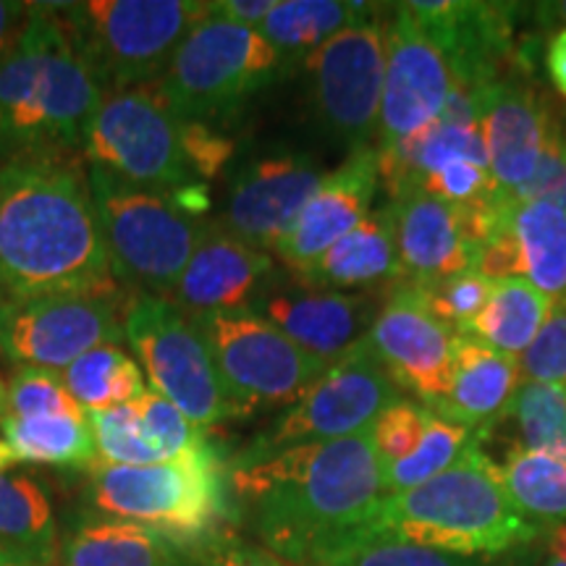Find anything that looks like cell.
<instances>
[{"label":"cell","instance_id":"cell-1","mask_svg":"<svg viewBox=\"0 0 566 566\" xmlns=\"http://www.w3.org/2000/svg\"><path fill=\"white\" fill-rule=\"evenodd\" d=\"M229 491L286 566H336L359 548L386 495L373 433L237 457Z\"/></svg>","mask_w":566,"mask_h":566},{"label":"cell","instance_id":"cell-2","mask_svg":"<svg viewBox=\"0 0 566 566\" xmlns=\"http://www.w3.org/2000/svg\"><path fill=\"white\" fill-rule=\"evenodd\" d=\"M0 286L9 296L118 294L90 179L76 163L0 166Z\"/></svg>","mask_w":566,"mask_h":566},{"label":"cell","instance_id":"cell-3","mask_svg":"<svg viewBox=\"0 0 566 566\" xmlns=\"http://www.w3.org/2000/svg\"><path fill=\"white\" fill-rule=\"evenodd\" d=\"M103 97L71 42L59 3H30L21 40L0 61V166L82 150Z\"/></svg>","mask_w":566,"mask_h":566},{"label":"cell","instance_id":"cell-4","mask_svg":"<svg viewBox=\"0 0 566 566\" xmlns=\"http://www.w3.org/2000/svg\"><path fill=\"white\" fill-rule=\"evenodd\" d=\"M537 535L541 527L512 506L501 467L480 449L478 436L451 470L412 491L384 495L359 546L391 541L451 556L504 558Z\"/></svg>","mask_w":566,"mask_h":566},{"label":"cell","instance_id":"cell-5","mask_svg":"<svg viewBox=\"0 0 566 566\" xmlns=\"http://www.w3.org/2000/svg\"><path fill=\"white\" fill-rule=\"evenodd\" d=\"M90 472V501L101 516L153 527L184 548H200L226 530L229 470L212 449L179 462L95 464Z\"/></svg>","mask_w":566,"mask_h":566},{"label":"cell","instance_id":"cell-6","mask_svg":"<svg viewBox=\"0 0 566 566\" xmlns=\"http://www.w3.org/2000/svg\"><path fill=\"white\" fill-rule=\"evenodd\" d=\"M87 179L116 281L134 294L166 300L187 271L205 223L174 192L139 187L101 166H90Z\"/></svg>","mask_w":566,"mask_h":566},{"label":"cell","instance_id":"cell-7","mask_svg":"<svg viewBox=\"0 0 566 566\" xmlns=\"http://www.w3.org/2000/svg\"><path fill=\"white\" fill-rule=\"evenodd\" d=\"M195 0H90L59 13L103 92L137 90L166 74L176 48L208 17Z\"/></svg>","mask_w":566,"mask_h":566},{"label":"cell","instance_id":"cell-8","mask_svg":"<svg viewBox=\"0 0 566 566\" xmlns=\"http://www.w3.org/2000/svg\"><path fill=\"white\" fill-rule=\"evenodd\" d=\"M283 69L286 61L258 30L208 11L150 87L179 122L210 124L233 116Z\"/></svg>","mask_w":566,"mask_h":566},{"label":"cell","instance_id":"cell-9","mask_svg":"<svg viewBox=\"0 0 566 566\" xmlns=\"http://www.w3.org/2000/svg\"><path fill=\"white\" fill-rule=\"evenodd\" d=\"M124 338L137 352L150 391L171 401L200 430L242 415L200 328L176 304L134 294L124 310Z\"/></svg>","mask_w":566,"mask_h":566},{"label":"cell","instance_id":"cell-10","mask_svg":"<svg viewBox=\"0 0 566 566\" xmlns=\"http://www.w3.org/2000/svg\"><path fill=\"white\" fill-rule=\"evenodd\" d=\"M189 317L208 342L218 373L242 415L260 407H294L331 367L254 310Z\"/></svg>","mask_w":566,"mask_h":566},{"label":"cell","instance_id":"cell-11","mask_svg":"<svg viewBox=\"0 0 566 566\" xmlns=\"http://www.w3.org/2000/svg\"><path fill=\"white\" fill-rule=\"evenodd\" d=\"M82 150L90 166L108 168L139 187L179 192L195 184L181 122L163 105L150 84L105 92L84 134Z\"/></svg>","mask_w":566,"mask_h":566},{"label":"cell","instance_id":"cell-12","mask_svg":"<svg viewBox=\"0 0 566 566\" xmlns=\"http://www.w3.org/2000/svg\"><path fill=\"white\" fill-rule=\"evenodd\" d=\"M384 6L304 59L315 118L331 137L357 147H375L386 84Z\"/></svg>","mask_w":566,"mask_h":566},{"label":"cell","instance_id":"cell-13","mask_svg":"<svg viewBox=\"0 0 566 566\" xmlns=\"http://www.w3.org/2000/svg\"><path fill=\"white\" fill-rule=\"evenodd\" d=\"M122 342L116 296L40 294L0 302V352L19 370L63 373L82 354Z\"/></svg>","mask_w":566,"mask_h":566},{"label":"cell","instance_id":"cell-14","mask_svg":"<svg viewBox=\"0 0 566 566\" xmlns=\"http://www.w3.org/2000/svg\"><path fill=\"white\" fill-rule=\"evenodd\" d=\"M394 401H399V386L365 338L331 365L323 378L294 407H289L271 433L250 446L242 457L365 433Z\"/></svg>","mask_w":566,"mask_h":566},{"label":"cell","instance_id":"cell-15","mask_svg":"<svg viewBox=\"0 0 566 566\" xmlns=\"http://www.w3.org/2000/svg\"><path fill=\"white\" fill-rule=\"evenodd\" d=\"M386 208L391 212L405 283L420 286L475 271L499 200L483 208H457L422 189H407L391 197Z\"/></svg>","mask_w":566,"mask_h":566},{"label":"cell","instance_id":"cell-16","mask_svg":"<svg viewBox=\"0 0 566 566\" xmlns=\"http://www.w3.org/2000/svg\"><path fill=\"white\" fill-rule=\"evenodd\" d=\"M323 179L321 163L307 153L273 150L244 160L231 176L218 226L254 250H275Z\"/></svg>","mask_w":566,"mask_h":566},{"label":"cell","instance_id":"cell-17","mask_svg":"<svg viewBox=\"0 0 566 566\" xmlns=\"http://www.w3.org/2000/svg\"><path fill=\"white\" fill-rule=\"evenodd\" d=\"M367 344L394 384L417 394L422 405H443L454 373L457 334L424 307L412 286L401 283L378 310Z\"/></svg>","mask_w":566,"mask_h":566},{"label":"cell","instance_id":"cell-18","mask_svg":"<svg viewBox=\"0 0 566 566\" xmlns=\"http://www.w3.org/2000/svg\"><path fill=\"white\" fill-rule=\"evenodd\" d=\"M391 9L378 147L405 142L433 124L454 87V74L441 48L415 24L405 6Z\"/></svg>","mask_w":566,"mask_h":566},{"label":"cell","instance_id":"cell-19","mask_svg":"<svg viewBox=\"0 0 566 566\" xmlns=\"http://www.w3.org/2000/svg\"><path fill=\"white\" fill-rule=\"evenodd\" d=\"M252 310L325 365L363 344L378 317L373 296L331 292L302 281L273 283Z\"/></svg>","mask_w":566,"mask_h":566},{"label":"cell","instance_id":"cell-20","mask_svg":"<svg viewBox=\"0 0 566 566\" xmlns=\"http://www.w3.org/2000/svg\"><path fill=\"white\" fill-rule=\"evenodd\" d=\"M380 187L378 147H357L336 171L325 174L321 187L304 205L292 231L275 247V254L300 275L338 239L357 229L373 212Z\"/></svg>","mask_w":566,"mask_h":566},{"label":"cell","instance_id":"cell-21","mask_svg":"<svg viewBox=\"0 0 566 566\" xmlns=\"http://www.w3.org/2000/svg\"><path fill=\"white\" fill-rule=\"evenodd\" d=\"M273 286V260L218 223H205L187 271L168 302L187 315L252 310Z\"/></svg>","mask_w":566,"mask_h":566},{"label":"cell","instance_id":"cell-22","mask_svg":"<svg viewBox=\"0 0 566 566\" xmlns=\"http://www.w3.org/2000/svg\"><path fill=\"white\" fill-rule=\"evenodd\" d=\"M415 24L441 48L454 80L480 90L499 76V61L509 55L514 6L467 3H401Z\"/></svg>","mask_w":566,"mask_h":566},{"label":"cell","instance_id":"cell-23","mask_svg":"<svg viewBox=\"0 0 566 566\" xmlns=\"http://www.w3.org/2000/svg\"><path fill=\"white\" fill-rule=\"evenodd\" d=\"M478 118L495 189L514 195L541 158L551 126L546 103L525 84L495 80L478 90Z\"/></svg>","mask_w":566,"mask_h":566},{"label":"cell","instance_id":"cell-24","mask_svg":"<svg viewBox=\"0 0 566 566\" xmlns=\"http://www.w3.org/2000/svg\"><path fill=\"white\" fill-rule=\"evenodd\" d=\"M520 384V357L493 349L470 334L457 336L451 388L436 415L470 430H485L504 415Z\"/></svg>","mask_w":566,"mask_h":566},{"label":"cell","instance_id":"cell-25","mask_svg":"<svg viewBox=\"0 0 566 566\" xmlns=\"http://www.w3.org/2000/svg\"><path fill=\"white\" fill-rule=\"evenodd\" d=\"M300 281L307 286L331 289V292L401 286L405 271H401L388 208L373 210L357 229L338 239L307 271L300 273Z\"/></svg>","mask_w":566,"mask_h":566},{"label":"cell","instance_id":"cell-26","mask_svg":"<svg viewBox=\"0 0 566 566\" xmlns=\"http://www.w3.org/2000/svg\"><path fill=\"white\" fill-rule=\"evenodd\" d=\"M499 226L514 254V275L562 300L566 294V212L548 202L504 197Z\"/></svg>","mask_w":566,"mask_h":566},{"label":"cell","instance_id":"cell-27","mask_svg":"<svg viewBox=\"0 0 566 566\" xmlns=\"http://www.w3.org/2000/svg\"><path fill=\"white\" fill-rule=\"evenodd\" d=\"M189 554L192 548L153 527L90 516L63 537L59 566H181Z\"/></svg>","mask_w":566,"mask_h":566},{"label":"cell","instance_id":"cell-28","mask_svg":"<svg viewBox=\"0 0 566 566\" xmlns=\"http://www.w3.org/2000/svg\"><path fill=\"white\" fill-rule=\"evenodd\" d=\"M0 551L59 566V525L45 485L24 472L0 470Z\"/></svg>","mask_w":566,"mask_h":566},{"label":"cell","instance_id":"cell-29","mask_svg":"<svg viewBox=\"0 0 566 566\" xmlns=\"http://www.w3.org/2000/svg\"><path fill=\"white\" fill-rule=\"evenodd\" d=\"M375 11L378 6L352 0H275L258 32L286 63L292 59L304 61L331 38L373 17Z\"/></svg>","mask_w":566,"mask_h":566},{"label":"cell","instance_id":"cell-30","mask_svg":"<svg viewBox=\"0 0 566 566\" xmlns=\"http://www.w3.org/2000/svg\"><path fill=\"white\" fill-rule=\"evenodd\" d=\"M0 430L17 462L71 467V470H82V467L92 470L97 464L90 417H6Z\"/></svg>","mask_w":566,"mask_h":566},{"label":"cell","instance_id":"cell-31","mask_svg":"<svg viewBox=\"0 0 566 566\" xmlns=\"http://www.w3.org/2000/svg\"><path fill=\"white\" fill-rule=\"evenodd\" d=\"M554 300L527 279L509 275L493 281L491 300L472 325V334L493 349L522 357L554 313Z\"/></svg>","mask_w":566,"mask_h":566},{"label":"cell","instance_id":"cell-32","mask_svg":"<svg viewBox=\"0 0 566 566\" xmlns=\"http://www.w3.org/2000/svg\"><path fill=\"white\" fill-rule=\"evenodd\" d=\"M501 480L512 506L533 525H566V459L512 446Z\"/></svg>","mask_w":566,"mask_h":566},{"label":"cell","instance_id":"cell-33","mask_svg":"<svg viewBox=\"0 0 566 566\" xmlns=\"http://www.w3.org/2000/svg\"><path fill=\"white\" fill-rule=\"evenodd\" d=\"M61 378L87 415L118 405H137L150 391L139 365L113 344L82 354L61 373Z\"/></svg>","mask_w":566,"mask_h":566},{"label":"cell","instance_id":"cell-34","mask_svg":"<svg viewBox=\"0 0 566 566\" xmlns=\"http://www.w3.org/2000/svg\"><path fill=\"white\" fill-rule=\"evenodd\" d=\"M475 443L478 430H470L459 422L443 420L441 415H433L428 433H424L412 454L384 467L386 495L412 491V488L438 478L457 462H462L467 451Z\"/></svg>","mask_w":566,"mask_h":566},{"label":"cell","instance_id":"cell-35","mask_svg":"<svg viewBox=\"0 0 566 566\" xmlns=\"http://www.w3.org/2000/svg\"><path fill=\"white\" fill-rule=\"evenodd\" d=\"M504 415L514 417L520 441L514 446L566 459V388L525 380ZM501 415V417H504Z\"/></svg>","mask_w":566,"mask_h":566},{"label":"cell","instance_id":"cell-36","mask_svg":"<svg viewBox=\"0 0 566 566\" xmlns=\"http://www.w3.org/2000/svg\"><path fill=\"white\" fill-rule=\"evenodd\" d=\"M412 286V283H407ZM420 296L424 307L441 321L446 328L454 331L457 336L472 334V325L485 310L493 292V279H488L483 271H464L449 279L420 283L412 286Z\"/></svg>","mask_w":566,"mask_h":566},{"label":"cell","instance_id":"cell-37","mask_svg":"<svg viewBox=\"0 0 566 566\" xmlns=\"http://www.w3.org/2000/svg\"><path fill=\"white\" fill-rule=\"evenodd\" d=\"M90 428L95 436L97 464L145 467L163 464L153 449L137 415V405H118L103 412H90Z\"/></svg>","mask_w":566,"mask_h":566},{"label":"cell","instance_id":"cell-38","mask_svg":"<svg viewBox=\"0 0 566 566\" xmlns=\"http://www.w3.org/2000/svg\"><path fill=\"white\" fill-rule=\"evenodd\" d=\"M137 415L142 422V433H145L153 449L158 451L160 462H179V459L197 457L210 449L205 430L189 422L160 394L147 391L137 401Z\"/></svg>","mask_w":566,"mask_h":566},{"label":"cell","instance_id":"cell-39","mask_svg":"<svg viewBox=\"0 0 566 566\" xmlns=\"http://www.w3.org/2000/svg\"><path fill=\"white\" fill-rule=\"evenodd\" d=\"M71 415L87 417L69 394L61 373L53 370H17L9 384V417Z\"/></svg>","mask_w":566,"mask_h":566},{"label":"cell","instance_id":"cell-40","mask_svg":"<svg viewBox=\"0 0 566 566\" xmlns=\"http://www.w3.org/2000/svg\"><path fill=\"white\" fill-rule=\"evenodd\" d=\"M433 415V409H428L424 405L399 399L375 420L370 433L384 467L412 454L424 433H428Z\"/></svg>","mask_w":566,"mask_h":566},{"label":"cell","instance_id":"cell-41","mask_svg":"<svg viewBox=\"0 0 566 566\" xmlns=\"http://www.w3.org/2000/svg\"><path fill=\"white\" fill-rule=\"evenodd\" d=\"M336 566H514L504 558H467L451 556L441 551H430L420 546H407V543L375 541L359 546L344 556Z\"/></svg>","mask_w":566,"mask_h":566},{"label":"cell","instance_id":"cell-42","mask_svg":"<svg viewBox=\"0 0 566 566\" xmlns=\"http://www.w3.org/2000/svg\"><path fill=\"white\" fill-rule=\"evenodd\" d=\"M512 197L522 202H548L566 212V134L554 118L533 176Z\"/></svg>","mask_w":566,"mask_h":566},{"label":"cell","instance_id":"cell-43","mask_svg":"<svg viewBox=\"0 0 566 566\" xmlns=\"http://www.w3.org/2000/svg\"><path fill=\"white\" fill-rule=\"evenodd\" d=\"M522 378L533 384L566 388V307L554 304V313L520 357Z\"/></svg>","mask_w":566,"mask_h":566},{"label":"cell","instance_id":"cell-44","mask_svg":"<svg viewBox=\"0 0 566 566\" xmlns=\"http://www.w3.org/2000/svg\"><path fill=\"white\" fill-rule=\"evenodd\" d=\"M184 129V150H187L189 168H192L195 179H212L223 171L226 163L231 160L233 145L229 137L212 132L210 124H197V122H181Z\"/></svg>","mask_w":566,"mask_h":566},{"label":"cell","instance_id":"cell-45","mask_svg":"<svg viewBox=\"0 0 566 566\" xmlns=\"http://www.w3.org/2000/svg\"><path fill=\"white\" fill-rule=\"evenodd\" d=\"M197 554H200L205 566H286L271 551L252 546V543L233 535L231 530H223L221 535L212 537V541L197 548Z\"/></svg>","mask_w":566,"mask_h":566},{"label":"cell","instance_id":"cell-46","mask_svg":"<svg viewBox=\"0 0 566 566\" xmlns=\"http://www.w3.org/2000/svg\"><path fill=\"white\" fill-rule=\"evenodd\" d=\"M273 6L275 0H218V3H210V13L233 21V24L258 30L268 13L273 11Z\"/></svg>","mask_w":566,"mask_h":566},{"label":"cell","instance_id":"cell-47","mask_svg":"<svg viewBox=\"0 0 566 566\" xmlns=\"http://www.w3.org/2000/svg\"><path fill=\"white\" fill-rule=\"evenodd\" d=\"M27 19H30V3H17V0H0V61L9 55L24 32Z\"/></svg>","mask_w":566,"mask_h":566},{"label":"cell","instance_id":"cell-48","mask_svg":"<svg viewBox=\"0 0 566 566\" xmlns=\"http://www.w3.org/2000/svg\"><path fill=\"white\" fill-rule=\"evenodd\" d=\"M546 63H548V74H551V80H554L556 90L566 97V27H562V30L551 38Z\"/></svg>","mask_w":566,"mask_h":566},{"label":"cell","instance_id":"cell-49","mask_svg":"<svg viewBox=\"0 0 566 566\" xmlns=\"http://www.w3.org/2000/svg\"><path fill=\"white\" fill-rule=\"evenodd\" d=\"M535 566H566V525L548 530L543 541V554Z\"/></svg>","mask_w":566,"mask_h":566},{"label":"cell","instance_id":"cell-50","mask_svg":"<svg viewBox=\"0 0 566 566\" xmlns=\"http://www.w3.org/2000/svg\"><path fill=\"white\" fill-rule=\"evenodd\" d=\"M537 13L548 21H558V24H566V0L562 3H546V6H535Z\"/></svg>","mask_w":566,"mask_h":566},{"label":"cell","instance_id":"cell-51","mask_svg":"<svg viewBox=\"0 0 566 566\" xmlns=\"http://www.w3.org/2000/svg\"><path fill=\"white\" fill-rule=\"evenodd\" d=\"M0 566H45V564L32 562V558L19 556V554H9V551H0Z\"/></svg>","mask_w":566,"mask_h":566},{"label":"cell","instance_id":"cell-52","mask_svg":"<svg viewBox=\"0 0 566 566\" xmlns=\"http://www.w3.org/2000/svg\"><path fill=\"white\" fill-rule=\"evenodd\" d=\"M9 417V384L0 378V422Z\"/></svg>","mask_w":566,"mask_h":566},{"label":"cell","instance_id":"cell-53","mask_svg":"<svg viewBox=\"0 0 566 566\" xmlns=\"http://www.w3.org/2000/svg\"><path fill=\"white\" fill-rule=\"evenodd\" d=\"M13 464H17V459H13L11 449L6 446V441H0V470H11Z\"/></svg>","mask_w":566,"mask_h":566},{"label":"cell","instance_id":"cell-54","mask_svg":"<svg viewBox=\"0 0 566 566\" xmlns=\"http://www.w3.org/2000/svg\"><path fill=\"white\" fill-rule=\"evenodd\" d=\"M181 566H205V562L200 558V554H197V548H192V554H189V558Z\"/></svg>","mask_w":566,"mask_h":566},{"label":"cell","instance_id":"cell-55","mask_svg":"<svg viewBox=\"0 0 566 566\" xmlns=\"http://www.w3.org/2000/svg\"><path fill=\"white\" fill-rule=\"evenodd\" d=\"M0 292H3V286H0ZM0 302H3V300H0Z\"/></svg>","mask_w":566,"mask_h":566}]
</instances>
